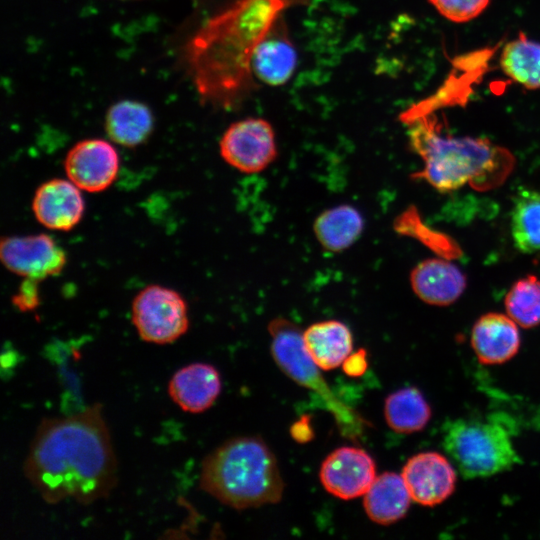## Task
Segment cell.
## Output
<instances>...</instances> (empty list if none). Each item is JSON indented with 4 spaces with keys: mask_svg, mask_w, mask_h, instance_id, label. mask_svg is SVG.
<instances>
[{
    "mask_svg": "<svg viewBox=\"0 0 540 540\" xmlns=\"http://www.w3.org/2000/svg\"><path fill=\"white\" fill-rule=\"evenodd\" d=\"M411 496L401 475L385 472L375 478L364 494V510L375 523L389 525L403 518Z\"/></svg>",
    "mask_w": 540,
    "mask_h": 540,
    "instance_id": "d6986e66",
    "label": "cell"
},
{
    "mask_svg": "<svg viewBox=\"0 0 540 540\" xmlns=\"http://www.w3.org/2000/svg\"><path fill=\"white\" fill-rule=\"evenodd\" d=\"M507 315L519 326L532 328L540 324V280L527 275L516 281L504 300Z\"/></svg>",
    "mask_w": 540,
    "mask_h": 540,
    "instance_id": "d4e9b609",
    "label": "cell"
},
{
    "mask_svg": "<svg viewBox=\"0 0 540 540\" xmlns=\"http://www.w3.org/2000/svg\"><path fill=\"white\" fill-rule=\"evenodd\" d=\"M344 371L350 376H359L363 374L367 368L366 354L364 351L350 355L342 364Z\"/></svg>",
    "mask_w": 540,
    "mask_h": 540,
    "instance_id": "f1b7e54d",
    "label": "cell"
},
{
    "mask_svg": "<svg viewBox=\"0 0 540 540\" xmlns=\"http://www.w3.org/2000/svg\"><path fill=\"white\" fill-rule=\"evenodd\" d=\"M82 190L72 181L55 178L41 184L32 199V211L44 227L68 231L82 219L85 203Z\"/></svg>",
    "mask_w": 540,
    "mask_h": 540,
    "instance_id": "4fadbf2b",
    "label": "cell"
},
{
    "mask_svg": "<svg viewBox=\"0 0 540 540\" xmlns=\"http://www.w3.org/2000/svg\"><path fill=\"white\" fill-rule=\"evenodd\" d=\"M309 0H229L211 14L185 48L201 100L218 108L240 105L257 82L252 60L286 10Z\"/></svg>",
    "mask_w": 540,
    "mask_h": 540,
    "instance_id": "6da1fadb",
    "label": "cell"
},
{
    "mask_svg": "<svg viewBox=\"0 0 540 540\" xmlns=\"http://www.w3.org/2000/svg\"><path fill=\"white\" fill-rule=\"evenodd\" d=\"M221 387V378L214 366L192 363L172 375L168 394L183 411L201 413L214 404Z\"/></svg>",
    "mask_w": 540,
    "mask_h": 540,
    "instance_id": "2e32d148",
    "label": "cell"
},
{
    "mask_svg": "<svg viewBox=\"0 0 540 540\" xmlns=\"http://www.w3.org/2000/svg\"><path fill=\"white\" fill-rule=\"evenodd\" d=\"M199 485L238 510L277 503L284 491L277 459L258 437L230 439L208 454L201 464Z\"/></svg>",
    "mask_w": 540,
    "mask_h": 540,
    "instance_id": "277c9868",
    "label": "cell"
},
{
    "mask_svg": "<svg viewBox=\"0 0 540 540\" xmlns=\"http://www.w3.org/2000/svg\"><path fill=\"white\" fill-rule=\"evenodd\" d=\"M153 116L143 103L123 100L110 107L105 118L109 138L122 146L135 147L143 143L153 129Z\"/></svg>",
    "mask_w": 540,
    "mask_h": 540,
    "instance_id": "44dd1931",
    "label": "cell"
},
{
    "mask_svg": "<svg viewBox=\"0 0 540 540\" xmlns=\"http://www.w3.org/2000/svg\"><path fill=\"white\" fill-rule=\"evenodd\" d=\"M511 231L519 251H540V192L523 191L518 195L512 209Z\"/></svg>",
    "mask_w": 540,
    "mask_h": 540,
    "instance_id": "cb8c5ba5",
    "label": "cell"
},
{
    "mask_svg": "<svg viewBox=\"0 0 540 540\" xmlns=\"http://www.w3.org/2000/svg\"><path fill=\"white\" fill-rule=\"evenodd\" d=\"M36 282L26 279L25 285H23L20 292L13 299L14 304L22 311L31 310L39 303Z\"/></svg>",
    "mask_w": 540,
    "mask_h": 540,
    "instance_id": "83f0119b",
    "label": "cell"
},
{
    "mask_svg": "<svg viewBox=\"0 0 540 540\" xmlns=\"http://www.w3.org/2000/svg\"><path fill=\"white\" fill-rule=\"evenodd\" d=\"M220 155L234 169L247 173L265 170L277 157L275 132L263 118L232 123L219 142Z\"/></svg>",
    "mask_w": 540,
    "mask_h": 540,
    "instance_id": "ba28073f",
    "label": "cell"
},
{
    "mask_svg": "<svg viewBox=\"0 0 540 540\" xmlns=\"http://www.w3.org/2000/svg\"><path fill=\"white\" fill-rule=\"evenodd\" d=\"M312 229L324 250L338 253L359 239L364 229V219L354 206L340 204L322 211L315 218Z\"/></svg>",
    "mask_w": 540,
    "mask_h": 540,
    "instance_id": "ffe728a7",
    "label": "cell"
},
{
    "mask_svg": "<svg viewBox=\"0 0 540 540\" xmlns=\"http://www.w3.org/2000/svg\"><path fill=\"white\" fill-rule=\"evenodd\" d=\"M302 337L308 354L322 370L341 366L353 350L352 333L338 320L313 323L303 331Z\"/></svg>",
    "mask_w": 540,
    "mask_h": 540,
    "instance_id": "ac0fdd59",
    "label": "cell"
},
{
    "mask_svg": "<svg viewBox=\"0 0 540 540\" xmlns=\"http://www.w3.org/2000/svg\"><path fill=\"white\" fill-rule=\"evenodd\" d=\"M297 65V52L282 18L259 45L252 60L256 82L269 86L285 84Z\"/></svg>",
    "mask_w": 540,
    "mask_h": 540,
    "instance_id": "e0dca14e",
    "label": "cell"
},
{
    "mask_svg": "<svg viewBox=\"0 0 540 540\" xmlns=\"http://www.w3.org/2000/svg\"><path fill=\"white\" fill-rule=\"evenodd\" d=\"M401 476L412 501L427 507L447 500L454 492L457 480L451 462L437 452L414 455L404 465Z\"/></svg>",
    "mask_w": 540,
    "mask_h": 540,
    "instance_id": "7c38bea8",
    "label": "cell"
},
{
    "mask_svg": "<svg viewBox=\"0 0 540 540\" xmlns=\"http://www.w3.org/2000/svg\"><path fill=\"white\" fill-rule=\"evenodd\" d=\"M446 19L463 23L478 17L490 0H429Z\"/></svg>",
    "mask_w": 540,
    "mask_h": 540,
    "instance_id": "4316f807",
    "label": "cell"
},
{
    "mask_svg": "<svg viewBox=\"0 0 540 540\" xmlns=\"http://www.w3.org/2000/svg\"><path fill=\"white\" fill-rule=\"evenodd\" d=\"M319 476L326 491L343 500L364 495L377 477L373 458L363 449L347 446L325 458Z\"/></svg>",
    "mask_w": 540,
    "mask_h": 540,
    "instance_id": "8fae6325",
    "label": "cell"
},
{
    "mask_svg": "<svg viewBox=\"0 0 540 540\" xmlns=\"http://www.w3.org/2000/svg\"><path fill=\"white\" fill-rule=\"evenodd\" d=\"M24 473L43 500L90 504L117 484V460L102 406L42 420L24 461Z\"/></svg>",
    "mask_w": 540,
    "mask_h": 540,
    "instance_id": "7a4b0ae2",
    "label": "cell"
},
{
    "mask_svg": "<svg viewBox=\"0 0 540 540\" xmlns=\"http://www.w3.org/2000/svg\"><path fill=\"white\" fill-rule=\"evenodd\" d=\"M119 155L114 146L103 139H85L66 154L64 169L67 178L82 191L106 190L119 172Z\"/></svg>",
    "mask_w": 540,
    "mask_h": 540,
    "instance_id": "30bf717a",
    "label": "cell"
},
{
    "mask_svg": "<svg viewBox=\"0 0 540 540\" xmlns=\"http://www.w3.org/2000/svg\"><path fill=\"white\" fill-rule=\"evenodd\" d=\"M393 227L399 234L418 239L444 257L455 258L461 254L453 240L426 227L413 206L407 208L395 219Z\"/></svg>",
    "mask_w": 540,
    "mask_h": 540,
    "instance_id": "484cf974",
    "label": "cell"
},
{
    "mask_svg": "<svg viewBox=\"0 0 540 540\" xmlns=\"http://www.w3.org/2000/svg\"><path fill=\"white\" fill-rule=\"evenodd\" d=\"M413 292L423 302L434 306L454 303L466 288V277L453 263L441 258L426 259L410 273Z\"/></svg>",
    "mask_w": 540,
    "mask_h": 540,
    "instance_id": "9a60e30c",
    "label": "cell"
},
{
    "mask_svg": "<svg viewBox=\"0 0 540 540\" xmlns=\"http://www.w3.org/2000/svg\"><path fill=\"white\" fill-rule=\"evenodd\" d=\"M408 124L410 147L424 162L413 177L441 192L466 184L479 191L490 190L501 185L514 167L515 159L506 148L488 139L443 135L428 114Z\"/></svg>",
    "mask_w": 540,
    "mask_h": 540,
    "instance_id": "3957f363",
    "label": "cell"
},
{
    "mask_svg": "<svg viewBox=\"0 0 540 540\" xmlns=\"http://www.w3.org/2000/svg\"><path fill=\"white\" fill-rule=\"evenodd\" d=\"M520 345L517 324L508 315L486 313L472 327L471 346L482 364H503L518 353Z\"/></svg>",
    "mask_w": 540,
    "mask_h": 540,
    "instance_id": "5bb4252c",
    "label": "cell"
},
{
    "mask_svg": "<svg viewBox=\"0 0 540 540\" xmlns=\"http://www.w3.org/2000/svg\"><path fill=\"white\" fill-rule=\"evenodd\" d=\"M431 408L423 394L415 387H404L390 394L384 404L388 426L398 433H414L426 427Z\"/></svg>",
    "mask_w": 540,
    "mask_h": 540,
    "instance_id": "7402d4cb",
    "label": "cell"
},
{
    "mask_svg": "<svg viewBox=\"0 0 540 540\" xmlns=\"http://www.w3.org/2000/svg\"><path fill=\"white\" fill-rule=\"evenodd\" d=\"M443 447L466 478L489 477L519 461L511 436L498 420L457 419L444 426Z\"/></svg>",
    "mask_w": 540,
    "mask_h": 540,
    "instance_id": "5b68a950",
    "label": "cell"
},
{
    "mask_svg": "<svg viewBox=\"0 0 540 540\" xmlns=\"http://www.w3.org/2000/svg\"><path fill=\"white\" fill-rule=\"evenodd\" d=\"M268 331L271 353L279 368L299 385L318 393L339 423H356L354 413L332 394L320 368L308 354L299 327L286 318L277 317L269 323Z\"/></svg>",
    "mask_w": 540,
    "mask_h": 540,
    "instance_id": "8992f818",
    "label": "cell"
},
{
    "mask_svg": "<svg viewBox=\"0 0 540 540\" xmlns=\"http://www.w3.org/2000/svg\"><path fill=\"white\" fill-rule=\"evenodd\" d=\"M500 67L512 80L531 90L540 88V43L522 32L508 42L500 55Z\"/></svg>",
    "mask_w": 540,
    "mask_h": 540,
    "instance_id": "603a6c76",
    "label": "cell"
},
{
    "mask_svg": "<svg viewBox=\"0 0 540 540\" xmlns=\"http://www.w3.org/2000/svg\"><path fill=\"white\" fill-rule=\"evenodd\" d=\"M131 319L139 337L155 344L172 343L189 327L185 299L177 291L156 284L145 287L135 296Z\"/></svg>",
    "mask_w": 540,
    "mask_h": 540,
    "instance_id": "52a82bcc",
    "label": "cell"
},
{
    "mask_svg": "<svg viewBox=\"0 0 540 540\" xmlns=\"http://www.w3.org/2000/svg\"><path fill=\"white\" fill-rule=\"evenodd\" d=\"M0 257L9 271L34 281L59 274L66 264L64 250L47 234L3 237Z\"/></svg>",
    "mask_w": 540,
    "mask_h": 540,
    "instance_id": "9c48e42d",
    "label": "cell"
}]
</instances>
